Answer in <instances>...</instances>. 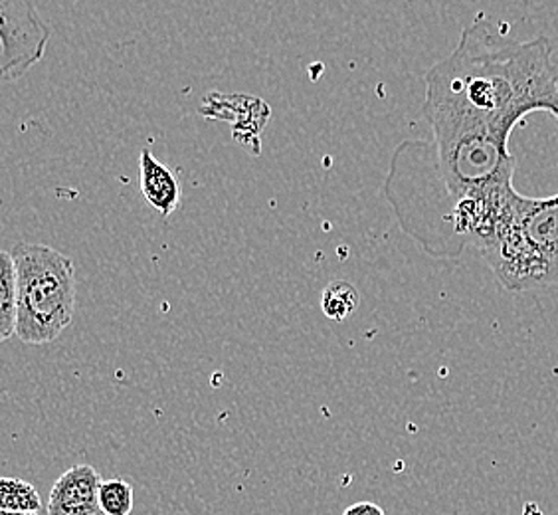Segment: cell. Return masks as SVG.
<instances>
[{
  "label": "cell",
  "mask_w": 558,
  "mask_h": 515,
  "mask_svg": "<svg viewBox=\"0 0 558 515\" xmlns=\"http://www.w3.org/2000/svg\"><path fill=\"white\" fill-rule=\"evenodd\" d=\"M140 187L143 199L162 218L171 216L181 203V183L165 163L155 159L149 149L141 151Z\"/></svg>",
  "instance_id": "cell-6"
},
{
  "label": "cell",
  "mask_w": 558,
  "mask_h": 515,
  "mask_svg": "<svg viewBox=\"0 0 558 515\" xmlns=\"http://www.w3.org/2000/svg\"><path fill=\"white\" fill-rule=\"evenodd\" d=\"M104 478L94 466L77 464L68 468L48 498V515H99V488Z\"/></svg>",
  "instance_id": "cell-5"
},
{
  "label": "cell",
  "mask_w": 558,
  "mask_h": 515,
  "mask_svg": "<svg viewBox=\"0 0 558 515\" xmlns=\"http://www.w3.org/2000/svg\"><path fill=\"white\" fill-rule=\"evenodd\" d=\"M505 22L477 14L458 46L426 74L432 141L422 157L448 193L462 196L515 172L509 140L521 119L547 111L558 123V72L545 36L519 40Z\"/></svg>",
  "instance_id": "cell-1"
},
{
  "label": "cell",
  "mask_w": 558,
  "mask_h": 515,
  "mask_svg": "<svg viewBox=\"0 0 558 515\" xmlns=\"http://www.w3.org/2000/svg\"><path fill=\"white\" fill-rule=\"evenodd\" d=\"M50 28L31 0H0V75L21 80L46 55Z\"/></svg>",
  "instance_id": "cell-4"
},
{
  "label": "cell",
  "mask_w": 558,
  "mask_h": 515,
  "mask_svg": "<svg viewBox=\"0 0 558 515\" xmlns=\"http://www.w3.org/2000/svg\"><path fill=\"white\" fill-rule=\"evenodd\" d=\"M359 291L344 279H333L322 294V310L329 320L344 322L359 310Z\"/></svg>",
  "instance_id": "cell-9"
},
{
  "label": "cell",
  "mask_w": 558,
  "mask_h": 515,
  "mask_svg": "<svg viewBox=\"0 0 558 515\" xmlns=\"http://www.w3.org/2000/svg\"><path fill=\"white\" fill-rule=\"evenodd\" d=\"M0 515H43V514H28V512H7V510H0Z\"/></svg>",
  "instance_id": "cell-12"
},
{
  "label": "cell",
  "mask_w": 558,
  "mask_h": 515,
  "mask_svg": "<svg viewBox=\"0 0 558 515\" xmlns=\"http://www.w3.org/2000/svg\"><path fill=\"white\" fill-rule=\"evenodd\" d=\"M0 510L43 514V498L31 482H24L21 478H2L0 480Z\"/></svg>",
  "instance_id": "cell-8"
},
{
  "label": "cell",
  "mask_w": 558,
  "mask_h": 515,
  "mask_svg": "<svg viewBox=\"0 0 558 515\" xmlns=\"http://www.w3.org/2000/svg\"><path fill=\"white\" fill-rule=\"evenodd\" d=\"M133 486L125 478L104 480L99 488V507L104 515H131L133 512Z\"/></svg>",
  "instance_id": "cell-10"
},
{
  "label": "cell",
  "mask_w": 558,
  "mask_h": 515,
  "mask_svg": "<svg viewBox=\"0 0 558 515\" xmlns=\"http://www.w3.org/2000/svg\"><path fill=\"white\" fill-rule=\"evenodd\" d=\"M343 515H387L380 505L373 502H356L344 510Z\"/></svg>",
  "instance_id": "cell-11"
},
{
  "label": "cell",
  "mask_w": 558,
  "mask_h": 515,
  "mask_svg": "<svg viewBox=\"0 0 558 515\" xmlns=\"http://www.w3.org/2000/svg\"><path fill=\"white\" fill-rule=\"evenodd\" d=\"M480 254L507 291L558 286V193L545 199L513 194Z\"/></svg>",
  "instance_id": "cell-2"
},
{
  "label": "cell",
  "mask_w": 558,
  "mask_h": 515,
  "mask_svg": "<svg viewBox=\"0 0 558 515\" xmlns=\"http://www.w3.org/2000/svg\"><path fill=\"white\" fill-rule=\"evenodd\" d=\"M11 254L19 276L16 337L28 345L52 344L74 320V260L52 247L26 242Z\"/></svg>",
  "instance_id": "cell-3"
},
{
  "label": "cell",
  "mask_w": 558,
  "mask_h": 515,
  "mask_svg": "<svg viewBox=\"0 0 558 515\" xmlns=\"http://www.w3.org/2000/svg\"><path fill=\"white\" fill-rule=\"evenodd\" d=\"M99 515H104V514H99Z\"/></svg>",
  "instance_id": "cell-13"
},
{
  "label": "cell",
  "mask_w": 558,
  "mask_h": 515,
  "mask_svg": "<svg viewBox=\"0 0 558 515\" xmlns=\"http://www.w3.org/2000/svg\"><path fill=\"white\" fill-rule=\"evenodd\" d=\"M19 320V276L9 250L0 252V339L7 342L16 335Z\"/></svg>",
  "instance_id": "cell-7"
}]
</instances>
